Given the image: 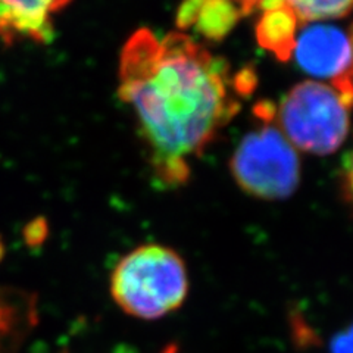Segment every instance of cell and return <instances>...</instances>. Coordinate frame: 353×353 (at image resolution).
<instances>
[{
    "label": "cell",
    "mask_w": 353,
    "mask_h": 353,
    "mask_svg": "<svg viewBox=\"0 0 353 353\" xmlns=\"http://www.w3.org/2000/svg\"><path fill=\"white\" fill-rule=\"evenodd\" d=\"M293 57L305 72L328 80L340 93L353 101L350 84L353 48L347 32L325 24L302 27L296 37Z\"/></svg>",
    "instance_id": "5b68a950"
},
{
    "label": "cell",
    "mask_w": 353,
    "mask_h": 353,
    "mask_svg": "<svg viewBox=\"0 0 353 353\" xmlns=\"http://www.w3.org/2000/svg\"><path fill=\"white\" fill-rule=\"evenodd\" d=\"M281 3L283 0H181L176 27L218 41L228 36L240 19Z\"/></svg>",
    "instance_id": "8992f818"
},
{
    "label": "cell",
    "mask_w": 353,
    "mask_h": 353,
    "mask_svg": "<svg viewBox=\"0 0 353 353\" xmlns=\"http://www.w3.org/2000/svg\"><path fill=\"white\" fill-rule=\"evenodd\" d=\"M303 27L311 22L343 18L353 10V0H283Z\"/></svg>",
    "instance_id": "30bf717a"
},
{
    "label": "cell",
    "mask_w": 353,
    "mask_h": 353,
    "mask_svg": "<svg viewBox=\"0 0 353 353\" xmlns=\"http://www.w3.org/2000/svg\"><path fill=\"white\" fill-rule=\"evenodd\" d=\"M353 101L324 81L292 87L275 108V119L294 149L314 154L334 153L347 137Z\"/></svg>",
    "instance_id": "277c9868"
},
{
    "label": "cell",
    "mask_w": 353,
    "mask_h": 353,
    "mask_svg": "<svg viewBox=\"0 0 353 353\" xmlns=\"http://www.w3.org/2000/svg\"><path fill=\"white\" fill-rule=\"evenodd\" d=\"M118 94L134 110L157 179L184 184L201 157L253 92V71L230 63L184 32H132L119 53Z\"/></svg>",
    "instance_id": "6da1fadb"
},
{
    "label": "cell",
    "mask_w": 353,
    "mask_h": 353,
    "mask_svg": "<svg viewBox=\"0 0 353 353\" xmlns=\"http://www.w3.org/2000/svg\"><path fill=\"white\" fill-rule=\"evenodd\" d=\"M110 293L131 316L162 318L179 309L189 293L185 263L170 248L139 246L117 263L110 275Z\"/></svg>",
    "instance_id": "7a4b0ae2"
},
{
    "label": "cell",
    "mask_w": 353,
    "mask_h": 353,
    "mask_svg": "<svg viewBox=\"0 0 353 353\" xmlns=\"http://www.w3.org/2000/svg\"><path fill=\"white\" fill-rule=\"evenodd\" d=\"M258 125L241 139L230 162L240 189L262 201H281L294 193L301 180L297 150L281 132L275 106H255Z\"/></svg>",
    "instance_id": "3957f363"
},
{
    "label": "cell",
    "mask_w": 353,
    "mask_h": 353,
    "mask_svg": "<svg viewBox=\"0 0 353 353\" xmlns=\"http://www.w3.org/2000/svg\"><path fill=\"white\" fill-rule=\"evenodd\" d=\"M349 37H350V41H352V48H353V26H352V30L349 32ZM350 84L353 87V66H352V71H350Z\"/></svg>",
    "instance_id": "4fadbf2b"
},
{
    "label": "cell",
    "mask_w": 353,
    "mask_h": 353,
    "mask_svg": "<svg viewBox=\"0 0 353 353\" xmlns=\"http://www.w3.org/2000/svg\"><path fill=\"white\" fill-rule=\"evenodd\" d=\"M32 296L0 289V353H12L34 325Z\"/></svg>",
    "instance_id": "ba28073f"
},
{
    "label": "cell",
    "mask_w": 353,
    "mask_h": 353,
    "mask_svg": "<svg viewBox=\"0 0 353 353\" xmlns=\"http://www.w3.org/2000/svg\"><path fill=\"white\" fill-rule=\"evenodd\" d=\"M345 176H346V187H347V192H349L350 197L353 199V152L349 154V158H347Z\"/></svg>",
    "instance_id": "7c38bea8"
},
{
    "label": "cell",
    "mask_w": 353,
    "mask_h": 353,
    "mask_svg": "<svg viewBox=\"0 0 353 353\" xmlns=\"http://www.w3.org/2000/svg\"><path fill=\"white\" fill-rule=\"evenodd\" d=\"M302 26L283 3L261 12L256 24V40L259 46L272 53L279 61L292 59L296 37Z\"/></svg>",
    "instance_id": "9c48e42d"
},
{
    "label": "cell",
    "mask_w": 353,
    "mask_h": 353,
    "mask_svg": "<svg viewBox=\"0 0 353 353\" xmlns=\"http://www.w3.org/2000/svg\"><path fill=\"white\" fill-rule=\"evenodd\" d=\"M72 0H0V43L49 44L54 19Z\"/></svg>",
    "instance_id": "52a82bcc"
},
{
    "label": "cell",
    "mask_w": 353,
    "mask_h": 353,
    "mask_svg": "<svg viewBox=\"0 0 353 353\" xmlns=\"http://www.w3.org/2000/svg\"><path fill=\"white\" fill-rule=\"evenodd\" d=\"M331 353H353V325L334 337Z\"/></svg>",
    "instance_id": "8fae6325"
}]
</instances>
